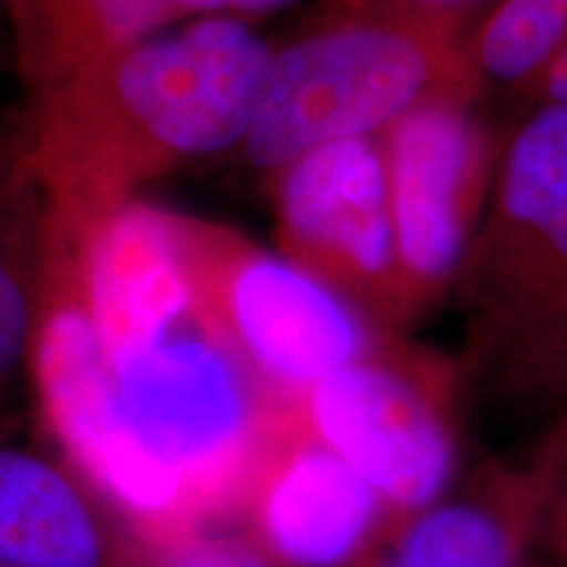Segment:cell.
<instances>
[{
  "mask_svg": "<svg viewBox=\"0 0 567 567\" xmlns=\"http://www.w3.org/2000/svg\"><path fill=\"white\" fill-rule=\"evenodd\" d=\"M271 55L247 21L203 17L21 105L51 224L80 231L182 163L243 145Z\"/></svg>",
  "mask_w": 567,
  "mask_h": 567,
  "instance_id": "cell-1",
  "label": "cell"
},
{
  "mask_svg": "<svg viewBox=\"0 0 567 567\" xmlns=\"http://www.w3.org/2000/svg\"><path fill=\"white\" fill-rule=\"evenodd\" d=\"M452 297L465 394L567 417V109L530 111L502 142Z\"/></svg>",
  "mask_w": 567,
  "mask_h": 567,
  "instance_id": "cell-2",
  "label": "cell"
},
{
  "mask_svg": "<svg viewBox=\"0 0 567 567\" xmlns=\"http://www.w3.org/2000/svg\"><path fill=\"white\" fill-rule=\"evenodd\" d=\"M463 9L415 0H337L308 32L274 48L239 153L271 179L321 145L375 140L431 103L484 95Z\"/></svg>",
  "mask_w": 567,
  "mask_h": 567,
  "instance_id": "cell-3",
  "label": "cell"
},
{
  "mask_svg": "<svg viewBox=\"0 0 567 567\" xmlns=\"http://www.w3.org/2000/svg\"><path fill=\"white\" fill-rule=\"evenodd\" d=\"M109 363L126 431L179 488L193 528H231L289 400L247 371L195 302Z\"/></svg>",
  "mask_w": 567,
  "mask_h": 567,
  "instance_id": "cell-4",
  "label": "cell"
},
{
  "mask_svg": "<svg viewBox=\"0 0 567 567\" xmlns=\"http://www.w3.org/2000/svg\"><path fill=\"white\" fill-rule=\"evenodd\" d=\"M166 221L197 313L268 392L295 400L396 339L281 252L221 224Z\"/></svg>",
  "mask_w": 567,
  "mask_h": 567,
  "instance_id": "cell-5",
  "label": "cell"
},
{
  "mask_svg": "<svg viewBox=\"0 0 567 567\" xmlns=\"http://www.w3.org/2000/svg\"><path fill=\"white\" fill-rule=\"evenodd\" d=\"M463 396L457 358L396 337L289 405L302 434L344 460L400 526L460 481Z\"/></svg>",
  "mask_w": 567,
  "mask_h": 567,
  "instance_id": "cell-6",
  "label": "cell"
},
{
  "mask_svg": "<svg viewBox=\"0 0 567 567\" xmlns=\"http://www.w3.org/2000/svg\"><path fill=\"white\" fill-rule=\"evenodd\" d=\"M30 386L48 434L66 465L137 538L189 534L179 488L118 415L111 363L63 260L48 245L42 316L32 347Z\"/></svg>",
  "mask_w": 567,
  "mask_h": 567,
  "instance_id": "cell-7",
  "label": "cell"
},
{
  "mask_svg": "<svg viewBox=\"0 0 567 567\" xmlns=\"http://www.w3.org/2000/svg\"><path fill=\"white\" fill-rule=\"evenodd\" d=\"M279 252L389 337L413 329L379 137L321 145L271 176Z\"/></svg>",
  "mask_w": 567,
  "mask_h": 567,
  "instance_id": "cell-8",
  "label": "cell"
},
{
  "mask_svg": "<svg viewBox=\"0 0 567 567\" xmlns=\"http://www.w3.org/2000/svg\"><path fill=\"white\" fill-rule=\"evenodd\" d=\"M402 289L413 323L452 295L484 218L502 142L473 103H431L379 137Z\"/></svg>",
  "mask_w": 567,
  "mask_h": 567,
  "instance_id": "cell-9",
  "label": "cell"
},
{
  "mask_svg": "<svg viewBox=\"0 0 567 567\" xmlns=\"http://www.w3.org/2000/svg\"><path fill=\"white\" fill-rule=\"evenodd\" d=\"M231 528L281 567H363L396 528L379 494L287 408Z\"/></svg>",
  "mask_w": 567,
  "mask_h": 567,
  "instance_id": "cell-10",
  "label": "cell"
},
{
  "mask_svg": "<svg viewBox=\"0 0 567 567\" xmlns=\"http://www.w3.org/2000/svg\"><path fill=\"white\" fill-rule=\"evenodd\" d=\"M565 417L528 455L486 460L402 520L363 567H534Z\"/></svg>",
  "mask_w": 567,
  "mask_h": 567,
  "instance_id": "cell-11",
  "label": "cell"
},
{
  "mask_svg": "<svg viewBox=\"0 0 567 567\" xmlns=\"http://www.w3.org/2000/svg\"><path fill=\"white\" fill-rule=\"evenodd\" d=\"M111 515L69 465L0 444V567H116L126 530Z\"/></svg>",
  "mask_w": 567,
  "mask_h": 567,
  "instance_id": "cell-12",
  "label": "cell"
},
{
  "mask_svg": "<svg viewBox=\"0 0 567 567\" xmlns=\"http://www.w3.org/2000/svg\"><path fill=\"white\" fill-rule=\"evenodd\" d=\"M24 103L53 95L179 21L172 0H0Z\"/></svg>",
  "mask_w": 567,
  "mask_h": 567,
  "instance_id": "cell-13",
  "label": "cell"
},
{
  "mask_svg": "<svg viewBox=\"0 0 567 567\" xmlns=\"http://www.w3.org/2000/svg\"><path fill=\"white\" fill-rule=\"evenodd\" d=\"M51 205L38 176L24 109L0 116V402L30 384L42 316Z\"/></svg>",
  "mask_w": 567,
  "mask_h": 567,
  "instance_id": "cell-14",
  "label": "cell"
},
{
  "mask_svg": "<svg viewBox=\"0 0 567 567\" xmlns=\"http://www.w3.org/2000/svg\"><path fill=\"white\" fill-rule=\"evenodd\" d=\"M567 45V0H499L467 34L481 84L526 92Z\"/></svg>",
  "mask_w": 567,
  "mask_h": 567,
  "instance_id": "cell-15",
  "label": "cell"
},
{
  "mask_svg": "<svg viewBox=\"0 0 567 567\" xmlns=\"http://www.w3.org/2000/svg\"><path fill=\"white\" fill-rule=\"evenodd\" d=\"M116 567H281L237 528H200L166 538L126 534Z\"/></svg>",
  "mask_w": 567,
  "mask_h": 567,
  "instance_id": "cell-16",
  "label": "cell"
},
{
  "mask_svg": "<svg viewBox=\"0 0 567 567\" xmlns=\"http://www.w3.org/2000/svg\"><path fill=\"white\" fill-rule=\"evenodd\" d=\"M538 549L547 551L555 567H567V417H565L563 452H559L557 476H555V484H551L547 507H544Z\"/></svg>",
  "mask_w": 567,
  "mask_h": 567,
  "instance_id": "cell-17",
  "label": "cell"
},
{
  "mask_svg": "<svg viewBox=\"0 0 567 567\" xmlns=\"http://www.w3.org/2000/svg\"><path fill=\"white\" fill-rule=\"evenodd\" d=\"M176 17H226V19H247L260 17V13H274L295 6L297 0H172Z\"/></svg>",
  "mask_w": 567,
  "mask_h": 567,
  "instance_id": "cell-18",
  "label": "cell"
},
{
  "mask_svg": "<svg viewBox=\"0 0 567 567\" xmlns=\"http://www.w3.org/2000/svg\"><path fill=\"white\" fill-rule=\"evenodd\" d=\"M520 97L530 111L567 109V45L549 61V66L536 76V82Z\"/></svg>",
  "mask_w": 567,
  "mask_h": 567,
  "instance_id": "cell-19",
  "label": "cell"
},
{
  "mask_svg": "<svg viewBox=\"0 0 567 567\" xmlns=\"http://www.w3.org/2000/svg\"><path fill=\"white\" fill-rule=\"evenodd\" d=\"M415 3L439 6V9H465V6L473 3V0H415Z\"/></svg>",
  "mask_w": 567,
  "mask_h": 567,
  "instance_id": "cell-20",
  "label": "cell"
},
{
  "mask_svg": "<svg viewBox=\"0 0 567 567\" xmlns=\"http://www.w3.org/2000/svg\"><path fill=\"white\" fill-rule=\"evenodd\" d=\"M0 55H9V59H11V51H9V38H6L3 19H0Z\"/></svg>",
  "mask_w": 567,
  "mask_h": 567,
  "instance_id": "cell-21",
  "label": "cell"
},
{
  "mask_svg": "<svg viewBox=\"0 0 567 567\" xmlns=\"http://www.w3.org/2000/svg\"><path fill=\"white\" fill-rule=\"evenodd\" d=\"M549 567H555V565H549Z\"/></svg>",
  "mask_w": 567,
  "mask_h": 567,
  "instance_id": "cell-22",
  "label": "cell"
}]
</instances>
